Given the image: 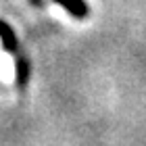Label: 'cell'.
I'll return each instance as SVG.
<instances>
[{
	"label": "cell",
	"instance_id": "obj_1",
	"mask_svg": "<svg viewBox=\"0 0 146 146\" xmlns=\"http://www.w3.org/2000/svg\"><path fill=\"white\" fill-rule=\"evenodd\" d=\"M17 77V65H15V58L9 50H4V44H2V38H0V84L4 86H11Z\"/></svg>",
	"mask_w": 146,
	"mask_h": 146
}]
</instances>
